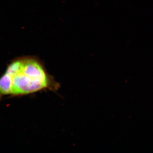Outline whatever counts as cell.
Returning <instances> with one entry per match:
<instances>
[{"mask_svg":"<svg viewBox=\"0 0 153 153\" xmlns=\"http://www.w3.org/2000/svg\"><path fill=\"white\" fill-rule=\"evenodd\" d=\"M59 87L41 63L30 57L11 62L0 81L3 95H24L47 89L56 91Z\"/></svg>","mask_w":153,"mask_h":153,"instance_id":"obj_1","label":"cell"}]
</instances>
